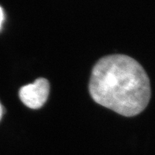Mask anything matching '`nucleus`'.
Returning <instances> with one entry per match:
<instances>
[{"instance_id":"f257e3e1","label":"nucleus","mask_w":155,"mask_h":155,"mask_svg":"<svg viewBox=\"0 0 155 155\" xmlns=\"http://www.w3.org/2000/svg\"><path fill=\"white\" fill-rule=\"evenodd\" d=\"M89 92L95 102L120 115L141 113L151 97L146 71L134 58L125 55L104 57L93 68Z\"/></svg>"},{"instance_id":"f03ea898","label":"nucleus","mask_w":155,"mask_h":155,"mask_svg":"<svg viewBox=\"0 0 155 155\" xmlns=\"http://www.w3.org/2000/svg\"><path fill=\"white\" fill-rule=\"evenodd\" d=\"M50 93V83L47 79L40 78L33 83L22 86L19 96L25 106L32 109L41 108L47 101Z\"/></svg>"},{"instance_id":"7ed1b4c3","label":"nucleus","mask_w":155,"mask_h":155,"mask_svg":"<svg viewBox=\"0 0 155 155\" xmlns=\"http://www.w3.org/2000/svg\"><path fill=\"white\" fill-rule=\"evenodd\" d=\"M3 19H4V13H3L2 9V7H0V28H1L2 24Z\"/></svg>"},{"instance_id":"20e7f679","label":"nucleus","mask_w":155,"mask_h":155,"mask_svg":"<svg viewBox=\"0 0 155 155\" xmlns=\"http://www.w3.org/2000/svg\"><path fill=\"white\" fill-rule=\"evenodd\" d=\"M4 113H5V108H3V106H2L1 103H0V121H1L2 117Z\"/></svg>"}]
</instances>
